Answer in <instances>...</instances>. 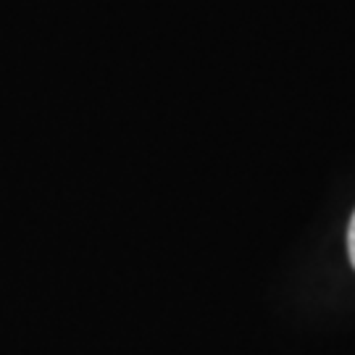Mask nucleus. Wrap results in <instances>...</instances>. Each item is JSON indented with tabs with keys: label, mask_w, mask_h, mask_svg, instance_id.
<instances>
[{
	"label": "nucleus",
	"mask_w": 355,
	"mask_h": 355,
	"mask_svg": "<svg viewBox=\"0 0 355 355\" xmlns=\"http://www.w3.org/2000/svg\"><path fill=\"white\" fill-rule=\"evenodd\" d=\"M347 255H350V266L355 268V211L350 218V227H347Z\"/></svg>",
	"instance_id": "1"
}]
</instances>
